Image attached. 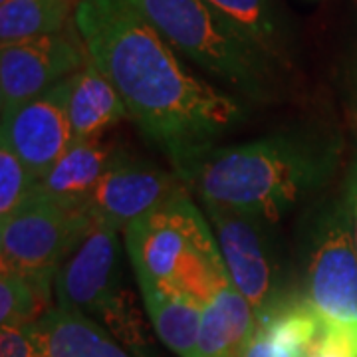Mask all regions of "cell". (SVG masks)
I'll return each mask as SVG.
<instances>
[{"mask_svg":"<svg viewBox=\"0 0 357 357\" xmlns=\"http://www.w3.org/2000/svg\"><path fill=\"white\" fill-rule=\"evenodd\" d=\"M74 24L129 117L169 159L244 123L246 105L195 76L129 0H79Z\"/></svg>","mask_w":357,"mask_h":357,"instance_id":"obj_1","label":"cell"},{"mask_svg":"<svg viewBox=\"0 0 357 357\" xmlns=\"http://www.w3.org/2000/svg\"><path fill=\"white\" fill-rule=\"evenodd\" d=\"M344 141L333 129L304 126L238 145H203L171 159L206 204L278 222L335 173Z\"/></svg>","mask_w":357,"mask_h":357,"instance_id":"obj_2","label":"cell"},{"mask_svg":"<svg viewBox=\"0 0 357 357\" xmlns=\"http://www.w3.org/2000/svg\"><path fill=\"white\" fill-rule=\"evenodd\" d=\"M163 38L238 100L270 103L284 93L286 70L204 0H129Z\"/></svg>","mask_w":357,"mask_h":357,"instance_id":"obj_3","label":"cell"},{"mask_svg":"<svg viewBox=\"0 0 357 357\" xmlns=\"http://www.w3.org/2000/svg\"><path fill=\"white\" fill-rule=\"evenodd\" d=\"M126 248L139 284L173 288L201 304L229 280L217 238L185 191L128 225Z\"/></svg>","mask_w":357,"mask_h":357,"instance_id":"obj_4","label":"cell"},{"mask_svg":"<svg viewBox=\"0 0 357 357\" xmlns=\"http://www.w3.org/2000/svg\"><path fill=\"white\" fill-rule=\"evenodd\" d=\"M119 230L93 222L56 270V304L72 307L102 324L131 349H141L137 314L129 310L121 288Z\"/></svg>","mask_w":357,"mask_h":357,"instance_id":"obj_5","label":"cell"},{"mask_svg":"<svg viewBox=\"0 0 357 357\" xmlns=\"http://www.w3.org/2000/svg\"><path fill=\"white\" fill-rule=\"evenodd\" d=\"M93 222L82 206L30 191L0 222L2 270L22 274L50 300L56 270Z\"/></svg>","mask_w":357,"mask_h":357,"instance_id":"obj_6","label":"cell"},{"mask_svg":"<svg viewBox=\"0 0 357 357\" xmlns=\"http://www.w3.org/2000/svg\"><path fill=\"white\" fill-rule=\"evenodd\" d=\"M306 288L321 321L357 324V248L344 201L328 206L312 229Z\"/></svg>","mask_w":357,"mask_h":357,"instance_id":"obj_7","label":"cell"},{"mask_svg":"<svg viewBox=\"0 0 357 357\" xmlns=\"http://www.w3.org/2000/svg\"><path fill=\"white\" fill-rule=\"evenodd\" d=\"M204 208L215 227L218 250L229 280L260 316L282 298L280 258L262 218L248 217L218 204Z\"/></svg>","mask_w":357,"mask_h":357,"instance_id":"obj_8","label":"cell"},{"mask_svg":"<svg viewBox=\"0 0 357 357\" xmlns=\"http://www.w3.org/2000/svg\"><path fill=\"white\" fill-rule=\"evenodd\" d=\"M89 60L76 24L62 32L16 42L0 50L2 117L36 100L56 84L74 76Z\"/></svg>","mask_w":357,"mask_h":357,"instance_id":"obj_9","label":"cell"},{"mask_svg":"<svg viewBox=\"0 0 357 357\" xmlns=\"http://www.w3.org/2000/svg\"><path fill=\"white\" fill-rule=\"evenodd\" d=\"M183 191L181 178L126 149H114L82 208L98 222L126 229Z\"/></svg>","mask_w":357,"mask_h":357,"instance_id":"obj_10","label":"cell"},{"mask_svg":"<svg viewBox=\"0 0 357 357\" xmlns=\"http://www.w3.org/2000/svg\"><path fill=\"white\" fill-rule=\"evenodd\" d=\"M70 77L2 117L0 137L10 143L36 181L50 171L74 141L68 119Z\"/></svg>","mask_w":357,"mask_h":357,"instance_id":"obj_11","label":"cell"},{"mask_svg":"<svg viewBox=\"0 0 357 357\" xmlns=\"http://www.w3.org/2000/svg\"><path fill=\"white\" fill-rule=\"evenodd\" d=\"M40 357H145L121 344L102 324L72 307L54 304L26 328Z\"/></svg>","mask_w":357,"mask_h":357,"instance_id":"obj_12","label":"cell"},{"mask_svg":"<svg viewBox=\"0 0 357 357\" xmlns=\"http://www.w3.org/2000/svg\"><path fill=\"white\" fill-rule=\"evenodd\" d=\"M256 330L255 307L227 280L203 307L197 357H243Z\"/></svg>","mask_w":357,"mask_h":357,"instance_id":"obj_13","label":"cell"},{"mask_svg":"<svg viewBox=\"0 0 357 357\" xmlns=\"http://www.w3.org/2000/svg\"><path fill=\"white\" fill-rule=\"evenodd\" d=\"M236 30L280 64L286 72L296 60V30L278 0H204Z\"/></svg>","mask_w":357,"mask_h":357,"instance_id":"obj_14","label":"cell"},{"mask_svg":"<svg viewBox=\"0 0 357 357\" xmlns=\"http://www.w3.org/2000/svg\"><path fill=\"white\" fill-rule=\"evenodd\" d=\"M128 114L126 103L115 86L102 70L91 62L84 64L70 77L68 91V119L74 141H98Z\"/></svg>","mask_w":357,"mask_h":357,"instance_id":"obj_15","label":"cell"},{"mask_svg":"<svg viewBox=\"0 0 357 357\" xmlns=\"http://www.w3.org/2000/svg\"><path fill=\"white\" fill-rule=\"evenodd\" d=\"M114 147L102 141H72L32 191L66 204L82 206L103 175Z\"/></svg>","mask_w":357,"mask_h":357,"instance_id":"obj_16","label":"cell"},{"mask_svg":"<svg viewBox=\"0 0 357 357\" xmlns=\"http://www.w3.org/2000/svg\"><path fill=\"white\" fill-rule=\"evenodd\" d=\"M139 290L159 340L178 357H197L204 304L173 288L139 284Z\"/></svg>","mask_w":357,"mask_h":357,"instance_id":"obj_17","label":"cell"},{"mask_svg":"<svg viewBox=\"0 0 357 357\" xmlns=\"http://www.w3.org/2000/svg\"><path fill=\"white\" fill-rule=\"evenodd\" d=\"M72 0H6L0 4V44L40 38L70 26Z\"/></svg>","mask_w":357,"mask_h":357,"instance_id":"obj_18","label":"cell"},{"mask_svg":"<svg viewBox=\"0 0 357 357\" xmlns=\"http://www.w3.org/2000/svg\"><path fill=\"white\" fill-rule=\"evenodd\" d=\"M52 307L50 300L22 274L2 270L0 276V324L6 328H28Z\"/></svg>","mask_w":357,"mask_h":357,"instance_id":"obj_19","label":"cell"},{"mask_svg":"<svg viewBox=\"0 0 357 357\" xmlns=\"http://www.w3.org/2000/svg\"><path fill=\"white\" fill-rule=\"evenodd\" d=\"M36 183V177L22 163L10 143L0 137V218L10 217Z\"/></svg>","mask_w":357,"mask_h":357,"instance_id":"obj_20","label":"cell"},{"mask_svg":"<svg viewBox=\"0 0 357 357\" xmlns=\"http://www.w3.org/2000/svg\"><path fill=\"white\" fill-rule=\"evenodd\" d=\"M310 357H357V324L321 321Z\"/></svg>","mask_w":357,"mask_h":357,"instance_id":"obj_21","label":"cell"},{"mask_svg":"<svg viewBox=\"0 0 357 357\" xmlns=\"http://www.w3.org/2000/svg\"><path fill=\"white\" fill-rule=\"evenodd\" d=\"M243 357H307L304 351L296 349L292 345L284 344L282 340L274 337L264 328L258 326L252 342L248 344Z\"/></svg>","mask_w":357,"mask_h":357,"instance_id":"obj_22","label":"cell"},{"mask_svg":"<svg viewBox=\"0 0 357 357\" xmlns=\"http://www.w3.org/2000/svg\"><path fill=\"white\" fill-rule=\"evenodd\" d=\"M0 357H40V351L26 328L0 330Z\"/></svg>","mask_w":357,"mask_h":357,"instance_id":"obj_23","label":"cell"},{"mask_svg":"<svg viewBox=\"0 0 357 357\" xmlns=\"http://www.w3.org/2000/svg\"><path fill=\"white\" fill-rule=\"evenodd\" d=\"M344 203L345 208H347V215H349V225H351V232H354V241H356L357 248V155L351 167H349V173H347Z\"/></svg>","mask_w":357,"mask_h":357,"instance_id":"obj_24","label":"cell"},{"mask_svg":"<svg viewBox=\"0 0 357 357\" xmlns=\"http://www.w3.org/2000/svg\"><path fill=\"white\" fill-rule=\"evenodd\" d=\"M347 89H349V100L354 103V109L357 112V54L347 74Z\"/></svg>","mask_w":357,"mask_h":357,"instance_id":"obj_25","label":"cell"},{"mask_svg":"<svg viewBox=\"0 0 357 357\" xmlns=\"http://www.w3.org/2000/svg\"><path fill=\"white\" fill-rule=\"evenodd\" d=\"M72 2H74V4H77V2H79V0H72Z\"/></svg>","mask_w":357,"mask_h":357,"instance_id":"obj_26","label":"cell"},{"mask_svg":"<svg viewBox=\"0 0 357 357\" xmlns=\"http://www.w3.org/2000/svg\"><path fill=\"white\" fill-rule=\"evenodd\" d=\"M2 2H6V0H0V4H2Z\"/></svg>","mask_w":357,"mask_h":357,"instance_id":"obj_27","label":"cell"}]
</instances>
